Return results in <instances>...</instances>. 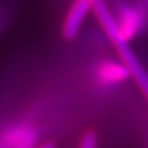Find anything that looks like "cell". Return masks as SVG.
Returning a JSON list of instances; mask_svg holds the SVG:
<instances>
[{
  "instance_id": "cell-4",
  "label": "cell",
  "mask_w": 148,
  "mask_h": 148,
  "mask_svg": "<svg viewBox=\"0 0 148 148\" xmlns=\"http://www.w3.org/2000/svg\"><path fill=\"white\" fill-rule=\"evenodd\" d=\"M93 77L101 88H113L131 77V72L121 60H105L95 66Z\"/></svg>"
},
{
  "instance_id": "cell-2",
  "label": "cell",
  "mask_w": 148,
  "mask_h": 148,
  "mask_svg": "<svg viewBox=\"0 0 148 148\" xmlns=\"http://www.w3.org/2000/svg\"><path fill=\"white\" fill-rule=\"evenodd\" d=\"M39 132L27 121H12L0 127V147L3 148H28L36 145Z\"/></svg>"
},
{
  "instance_id": "cell-5",
  "label": "cell",
  "mask_w": 148,
  "mask_h": 148,
  "mask_svg": "<svg viewBox=\"0 0 148 148\" xmlns=\"http://www.w3.org/2000/svg\"><path fill=\"white\" fill-rule=\"evenodd\" d=\"M92 11V0H75L69 8L63 22V36L66 40H73L81 30V27Z\"/></svg>"
},
{
  "instance_id": "cell-6",
  "label": "cell",
  "mask_w": 148,
  "mask_h": 148,
  "mask_svg": "<svg viewBox=\"0 0 148 148\" xmlns=\"http://www.w3.org/2000/svg\"><path fill=\"white\" fill-rule=\"evenodd\" d=\"M79 146L82 148H93L97 146V138L93 133L89 132V133H85L81 140V143Z\"/></svg>"
},
{
  "instance_id": "cell-3",
  "label": "cell",
  "mask_w": 148,
  "mask_h": 148,
  "mask_svg": "<svg viewBox=\"0 0 148 148\" xmlns=\"http://www.w3.org/2000/svg\"><path fill=\"white\" fill-rule=\"evenodd\" d=\"M114 16L123 35L128 41L138 36L146 26V12L136 4H121Z\"/></svg>"
},
{
  "instance_id": "cell-1",
  "label": "cell",
  "mask_w": 148,
  "mask_h": 148,
  "mask_svg": "<svg viewBox=\"0 0 148 148\" xmlns=\"http://www.w3.org/2000/svg\"><path fill=\"white\" fill-rule=\"evenodd\" d=\"M92 12L95 13L96 19L101 26L110 42L117 50L119 58L128 68L131 77L136 82L138 86L148 99V72L131 49L130 41L123 35L117 23L114 13H112L107 7L105 0H92Z\"/></svg>"
}]
</instances>
